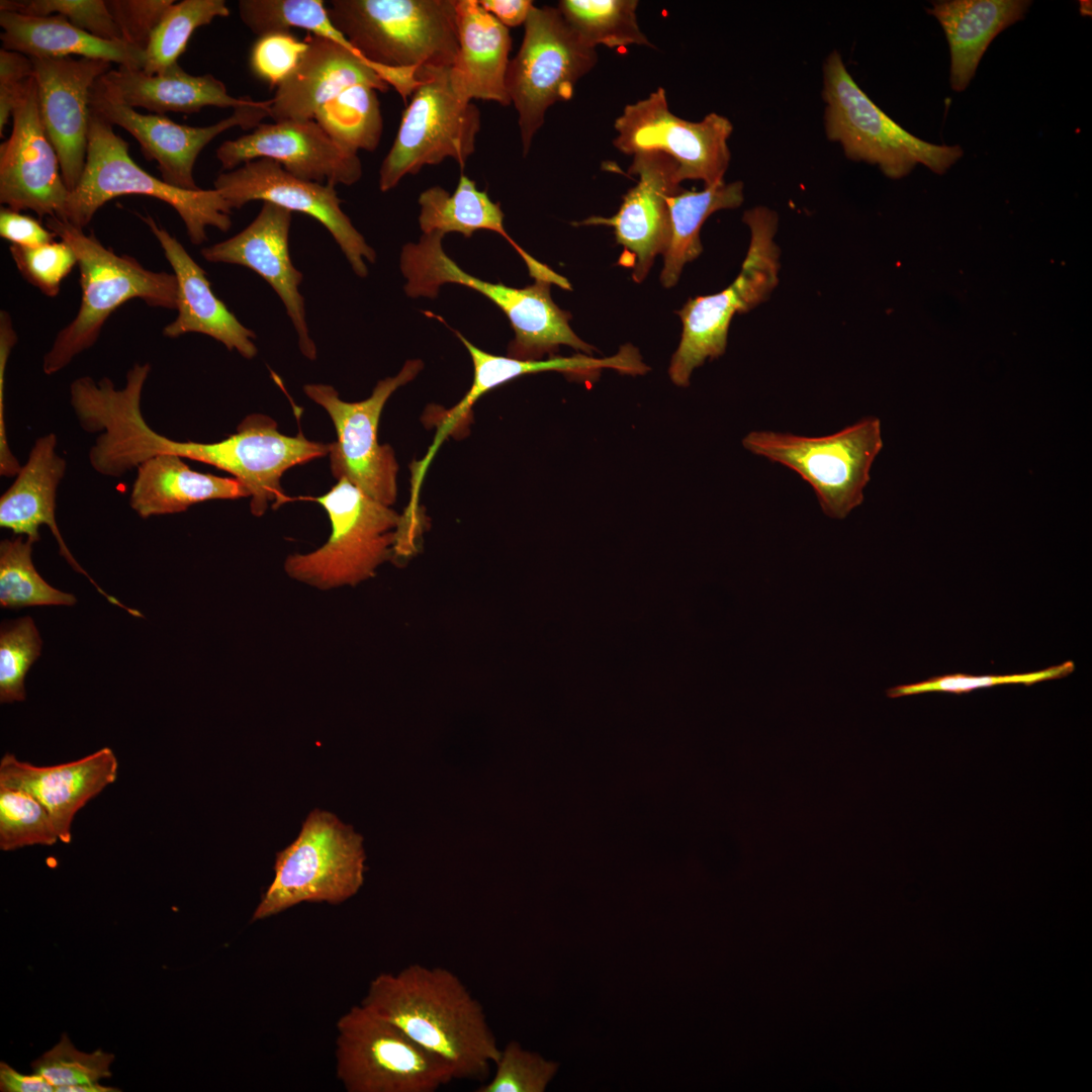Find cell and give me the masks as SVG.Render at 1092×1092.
<instances>
[{
	"label": "cell",
	"instance_id": "1",
	"mask_svg": "<svg viewBox=\"0 0 1092 1092\" xmlns=\"http://www.w3.org/2000/svg\"><path fill=\"white\" fill-rule=\"evenodd\" d=\"M361 1004L443 1059L455 1080L489 1078L500 1048L482 1005L449 969L412 964L378 974Z\"/></svg>",
	"mask_w": 1092,
	"mask_h": 1092
},
{
	"label": "cell",
	"instance_id": "2",
	"mask_svg": "<svg viewBox=\"0 0 1092 1092\" xmlns=\"http://www.w3.org/2000/svg\"><path fill=\"white\" fill-rule=\"evenodd\" d=\"M315 500L327 512L332 533L328 542L307 554H294L286 572L318 588L356 584L372 576L384 561L411 556L422 534L420 514H397L354 485L339 479Z\"/></svg>",
	"mask_w": 1092,
	"mask_h": 1092
},
{
	"label": "cell",
	"instance_id": "3",
	"mask_svg": "<svg viewBox=\"0 0 1092 1092\" xmlns=\"http://www.w3.org/2000/svg\"><path fill=\"white\" fill-rule=\"evenodd\" d=\"M47 228L75 252L82 297L76 316L56 336L44 354L42 370L53 375L98 340L107 318L134 298L148 305L176 309L178 286L173 273L145 268L135 258L118 255L94 235L66 219L47 218Z\"/></svg>",
	"mask_w": 1092,
	"mask_h": 1092
},
{
	"label": "cell",
	"instance_id": "4",
	"mask_svg": "<svg viewBox=\"0 0 1092 1092\" xmlns=\"http://www.w3.org/2000/svg\"><path fill=\"white\" fill-rule=\"evenodd\" d=\"M444 234H424L419 243L403 246L400 269L406 279L407 296L436 297L443 284L454 283L473 289L491 300L509 318L515 339L508 356L520 360H542L555 356L561 345L589 355L595 348L583 342L569 326L570 314L560 309L550 293L551 283L535 281L524 288L492 283L463 271L442 248Z\"/></svg>",
	"mask_w": 1092,
	"mask_h": 1092
},
{
	"label": "cell",
	"instance_id": "5",
	"mask_svg": "<svg viewBox=\"0 0 1092 1092\" xmlns=\"http://www.w3.org/2000/svg\"><path fill=\"white\" fill-rule=\"evenodd\" d=\"M129 194L169 204L194 245L207 240L208 226L221 232L232 226L233 209L217 190H185L148 173L130 158L128 144L113 131L112 124L91 111L85 167L62 218L84 230L107 201Z\"/></svg>",
	"mask_w": 1092,
	"mask_h": 1092
},
{
	"label": "cell",
	"instance_id": "6",
	"mask_svg": "<svg viewBox=\"0 0 1092 1092\" xmlns=\"http://www.w3.org/2000/svg\"><path fill=\"white\" fill-rule=\"evenodd\" d=\"M333 24L373 64L452 67L458 54L456 0H332Z\"/></svg>",
	"mask_w": 1092,
	"mask_h": 1092
},
{
	"label": "cell",
	"instance_id": "7",
	"mask_svg": "<svg viewBox=\"0 0 1092 1092\" xmlns=\"http://www.w3.org/2000/svg\"><path fill=\"white\" fill-rule=\"evenodd\" d=\"M822 97L828 140L848 159L877 165L890 178L908 175L917 164L943 174L964 156L958 145L931 144L895 122L860 89L837 51L823 66Z\"/></svg>",
	"mask_w": 1092,
	"mask_h": 1092
},
{
	"label": "cell",
	"instance_id": "8",
	"mask_svg": "<svg viewBox=\"0 0 1092 1092\" xmlns=\"http://www.w3.org/2000/svg\"><path fill=\"white\" fill-rule=\"evenodd\" d=\"M743 221L750 243L737 277L718 293L690 298L677 311L682 333L668 369L677 386H688L696 368L724 354L733 316L765 301L779 283L778 214L756 206L744 212Z\"/></svg>",
	"mask_w": 1092,
	"mask_h": 1092
},
{
	"label": "cell",
	"instance_id": "9",
	"mask_svg": "<svg viewBox=\"0 0 1092 1092\" xmlns=\"http://www.w3.org/2000/svg\"><path fill=\"white\" fill-rule=\"evenodd\" d=\"M362 837L328 811L305 818L297 838L276 855L274 878L252 921L274 916L302 902L339 904L364 881Z\"/></svg>",
	"mask_w": 1092,
	"mask_h": 1092
},
{
	"label": "cell",
	"instance_id": "10",
	"mask_svg": "<svg viewBox=\"0 0 1092 1092\" xmlns=\"http://www.w3.org/2000/svg\"><path fill=\"white\" fill-rule=\"evenodd\" d=\"M742 445L795 471L812 486L823 513L842 520L862 504L883 440L880 420L870 417L822 437L752 431Z\"/></svg>",
	"mask_w": 1092,
	"mask_h": 1092
},
{
	"label": "cell",
	"instance_id": "11",
	"mask_svg": "<svg viewBox=\"0 0 1092 1092\" xmlns=\"http://www.w3.org/2000/svg\"><path fill=\"white\" fill-rule=\"evenodd\" d=\"M518 54L510 60L506 86L518 113L523 155L526 156L547 109L572 98L576 82L597 64L587 46L558 8L533 6L524 23Z\"/></svg>",
	"mask_w": 1092,
	"mask_h": 1092
},
{
	"label": "cell",
	"instance_id": "12",
	"mask_svg": "<svg viewBox=\"0 0 1092 1092\" xmlns=\"http://www.w3.org/2000/svg\"><path fill=\"white\" fill-rule=\"evenodd\" d=\"M336 1075L347 1092H435L449 1065L362 1004L337 1021Z\"/></svg>",
	"mask_w": 1092,
	"mask_h": 1092
},
{
	"label": "cell",
	"instance_id": "13",
	"mask_svg": "<svg viewBox=\"0 0 1092 1092\" xmlns=\"http://www.w3.org/2000/svg\"><path fill=\"white\" fill-rule=\"evenodd\" d=\"M451 67H420V84L402 112L393 144L379 170L386 192L427 165L453 159L461 169L475 151L480 112L454 90Z\"/></svg>",
	"mask_w": 1092,
	"mask_h": 1092
},
{
	"label": "cell",
	"instance_id": "14",
	"mask_svg": "<svg viewBox=\"0 0 1092 1092\" xmlns=\"http://www.w3.org/2000/svg\"><path fill=\"white\" fill-rule=\"evenodd\" d=\"M424 368L422 360H408L392 377L379 380L371 395L361 401L342 400L328 384H305L304 393L331 417L337 441L330 444L333 476L345 478L371 498L392 506L397 497L398 463L393 449L378 442L382 410L399 387L414 380Z\"/></svg>",
	"mask_w": 1092,
	"mask_h": 1092
},
{
	"label": "cell",
	"instance_id": "15",
	"mask_svg": "<svg viewBox=\"0 0 1092 1092\" xmlns=\"http://www.w3.org/2000/svg\"><path fill=\"white\" fill-rule=\"evenodd\" d=\"M618 135L613 145L622 153L659 152L677 165V178L702 180L705 187L724 181L731 154L727 144L731 121L717 113L693 122L674 115L662 87L635 103L628 104L617 117Z\"/></svg>",
	"mask_w": 1092,
	"mask_h": 1092
},
{
	"label": "cell",
	"instance_id": "16",
	"mask_svg": "<svg viewBox=\"0 0 1092 1092\" xmlns=\"http://www.w3.org/2000/svg\"><path fill=\"white\" fill-rule=\"evenodd\" d=\"M330 444L307 440L301 432L286 436L276 422L262 414L245 418L237 433L214 443L189 442L186 458L231 473L252 496L255 516L288 498L281 487L283 473L294 465L329 454Z\"/></svg>",
	"mask_w": 1092,
	"mask_h": 1092
},
{
	"label": "cell",
	"instance_id": "17",
	"mask_svg": "<svg viewBox=\"0 0 1092 1092\" xmlns=\"http://www.w3.org/2000/svg\"><path fill=\"white\" fill-rule=\"evenodd\" d=\"M213 185L232 209L261 200L314 218L332 235L360 277L368 274L364 260L375 261L374 250L342 210L333 184L302 180L273 160L257 159L220 173Z\"/></svg>",
	"mask_w": 1092,
	"mask_h": 1092
},
{
	"label": "cell",
	"instance_id": "18",
	"mask_svg": "<svg viewBox=\"0 0 1092 1092\" xmlns=\"http://www.w3.org/2000/svg\"><path fill=\"white\" fill-rule=\"evenodd\" d=\"M308 49L296 70L269 99L273 122L313 119L316 110L344 89L359 83L380 92L392 86L406 103L419 85L417 68L380 66L338 42L309 34Z\"/></svg>",
	"mask_w": 1092,
	"mask_h": 1092
},
{
	"label": "cell",
	"instance_id": "19",
	"mask_svg": "<svg viewBox=\"0 0 1092 1092\" xmlns=\"http://www.w3.org/2000/svg\"><path fill=\"white\" fill-rule=\"evenodd\" d=\"M270 101H255L234 109L233 113L207 126L179 124L165 115L143 114L134 108L106 98L94 85L90 109L112 125L128 131L140 144L148 161H156L162 180L185 190L200 189L193 177L195 161L201 151L221 132L239 126L256 128L269 116Z\"/></svg>",
	"mask_w": 1092,
	"mask_h": 1092
},
{
	"label": "cell",
	"instance_id": "20",
	"mask_svg": "<svg viewBox=\"0 0 1092 1092\" xmlns=\"http://www.w3.org/2000/svg\"><path fill=\"white\" fill-rule=\"evenodd\" d=\"M9 138L0 146V202L39 217L65 214L70 195L59 157L41 121L35 79L12 113Z\"/></svg>",
	"mask_w": 1092,
	"mask_h": 1092
},
{
	"label": "cell",
	"instance_id": "21",
	"mask_svg": "<svg viewBox=\"0 0 1092 1092\" xmlns=\"http://www.w3.org/2000/svg\"><path fill=\"white\" fill-rule=\"evenodd\" d=\"M215 156L223 170L270 159L297 178L335 186L352 185L362 176L358 155L340 147L313 119L261 123L248 134L223 142Z\"/></svg>",
	"mask_w": 1092,
	"mask_h": 1092
},
{
	"label": "cell",
	"instance_id": "22",
	"mask_svg": "<svg viewBox=\"0 0 1092 1092\" xmlns=\"http://www.w3.org/2000/svg\"><path fill=\"white\" fill-rule=\"evenodd\" d=\"M31 60L41 121L71 192L86 163L91 91L97 80L111 70V63L86 58Z\"/></svg>",
	"mask_w": 1092,
	"mask_h": 1092
},
{
	"label": "cell",
	"instance_id": "23",
	"mask_svg": "<svg viewBox=\"0 0 1092 1092\" xmlns=\"http://www.w3.org/2000/svg\"><path fill=\"white\" fill-rule=\"evenodd\" d=\"M292 211L264 202L255 219L232 238L201 250L210 263L247 267L259 274L282 300L298 337L301 353L316 358V347L306 322L304 298L299 291L303 275L289 253Z\"/></svg>",
	"mask_w": 1092,
	"mask_h": 1092
},
{
	"label": "cell",
	"instance_id": "24",
	"mask_svg": "<svg viewBox=\"0 0 1092 1092\" xmlns=\"http://www.w3.org/2000/svg\"><path fill=\"white\" fill-rule=\"evenodd\" d=\"M633 157L629 173L637 175L638 182L624 195L619 210L611 217L590 216L575 224L612 226L617 243L631 255L633 279L641 282L655 257L667 247V199L681 187L677 165L670 157L659 152H640Z\"/></svg>",
	"mask_w": 1092,
	"mask_h": 1092
},
{
	"label": "cell",
	"instance_id": "25",
	"mask_svg": "<svg viewBox=\"0 0 1092 1092\" xmlns=\"http://www.w3.org/2000/svg\"><path fill=\"white\" fill-rule=\"evenodd\" d=\"M118 761L109 747L80 759L37 766L6 753L0 760V786L33 796L48 810L63 843L72 840L71 825L77 812L114 783Z\"/></svg>",
	"mask_w": 1092,
	"mask_h": 1092
},
{
	"label": "cell",
	"instance_id": "26",
	"mask_svg": "<svg viewBox=\"0 0 1092 1092\" xmlns=\"http://www.w3.org/2000/svg\"><path fill=\"white\" fill-rule=\"evenodd\" d=\"M140 217L159 242L177 280L178 314L164 328L163 335L178 338L188 333L203 334L220 342L229 351L236 350L247 359L254 358L258 353L255 333L214 294L204 269L151 215Z\"/></svg>",
	"mask_w": 1092,
	"mask_h": 1092
},
{
	"label": "cell",
	"instance_id": "27",
	"mask_svg": "<svg viewBox=\"0 0 1092 1092\" xmlns=\"http://www.w3.org/2000/svg\"><path fill=\"white\" fill-rule=\"evenodd\" d=\"M57 436H40L31 447L26 462L20 467L12 484L0 497V527L32 542L39 541L38 529L46 525L54 534L61 555L78 572L85 575L109 603L131 612L114 597L106 594L81 567L71 554L56 522L57 488L63 479L67 463L56 452Z\"/></svg>",
	"mask_w": 1092,
	"mask_h": 1092
},
{
	"label": "cell",
	"instance_id": "28",
	"mask_svg": "<svg viewBox=\"0 0 1092 1092\" xmlns=\"http://www.w3.org/2000/svg\"><path fill=\"white\" fill-rule=\"evenodd\" d=\"M453 331L470 354L473 364V381L465 396L447 411L446 421L436 436L437 440L431 452L437 449L456 425L468 417L472 405L480 396L515 378L526 374L557 371L574 378L589 379L597 377L603 369H613L630 375L644 374L649 370L642 361L639 350L630 344L621 346L615 355L605 358L576 354L571 357L552 356L546 360H520L482 351L459 332Z\"/></svg>",
	"mask_w": 1092,
	"mask_h": 1092
},
{
	"label": "cell",
	"instance_id": "29",
	"mask_svg": "<svg viewBox=\"0 0 1092 1092\" xmlns=\"http://www.w3.org/2000/svg\"><path fill=\"white\" fill-rule=\"evenodd\" d=\"M95 87L115 103L161 115L194 113L206 106L236 109L253 101L247 96H231L225 85L214 76L188 74L178 63L155 75L119 66L101 76Z\"/></svg>",
	"mask_w": 1092,
	"mask_h": 1092
},
{
	"label": "cell",
	"instance_id": "30",
	"mask_svg": "<svg viewBox=\"0 0 1092 1092\" xmlns=\"http://www.w3.org/2000/svg\"><path fill=\"white\" fill-rule=\"evenodd\" d=\"M458 54L450 68L454 90L463 99L511 104L506 77L512 37L508 27L478 0H456Z\"/></svg>",
	"mask_w": 1092,
	"mask_h": 1092
},
{
	"label": "cell",
	"instance_id": "31",
	"mask_svg": "<svg viewBox=\"0 0 1092 1092\" xmlns=\"http://www.w3.org/2000/svg\"><path fill=\"white\" fill-rule=\"evenodd\" d=\"M1031 4L1030 0L932 2L927 13L937 19L945 34L950 55L949 84L953 91L967 89L992 40L1022 20Z\"/></svg>",
	"mask_w": 1092,
	"mask_h": 1092
},
{
	"label": "cell",
	"instance_id": "32",
	"mask_svg": "<svg viewBox=\"0 0 1092 1092\" xmlns=\"http://www.w3.org/2000/svg\"><path fill=\"white\" fill-rule=\"evenodd\" d=\"M3 49L30 59H63L80 56L114 62L119 66L144 68L145 52L124 41L99 38L74 26L65 16H29L0 11Z\"/></svg>",
	"mask_w": 1092,
	"mask_h": 1092
},
{
	"label": "cell",
	"instance_id": "33",
	"mask_svg": "<svg viewBox=\"0 0 1092 1092\" xmlns=\"http://www.w3.org/2000/svg\"><path fill=\"white\" fill-rule=\"evenodd\" d=\"M250 496L235 477H220L192 470L176 455L160 454L136 467L129 505L143 519L176 514L213 499Z\"/></svg>",
	"mask_w": 1092,
	"mask_h": 1092
},
{
	"label": "cell",
	"instance_id": "34",
	"mask_svg": "<svg viewBox=\"0 0 1092 1092\" xmlns=\"http://www.w3.org/2000/svg\"><path fill=\"white\" fill-rule=\"evenodd\" d=\"M419 204V223L424 234L459 233L470 238L474 232L482 230L496 233L517 250L535 281H546L562 289L571 288L566 278L538 262L511 239L504 228L505 214L499 202H493L486 191L479 190L475 181L466 175L460 176L452 195L434 186L421 193Z\"/></svg>",
	"mask_w": 1092,
	"mask_h": 1092
},
{
	"label": "cell",
	"instance_id": "35",
	"mask_svg": "<svg viewBox=\"0 0 1092 1092\" xmlns=\"http://www.w3.org/2000/svg\"><path fill=\"white\" fill-rule=\"evenodd\" d=\"M743 199V183L740 181H723L702 191L681 188L668 197L669 239L663 253L660 275L665 288L675 285L684 266L701 254L700 231L706 219L718 210L739 207Z\"/></svg>",
	"mask_w": 1092,
	"mask_h": 1092
},
{
	"label": "cell",
	"instance_id": "36",
	"mask_svg": "<svg viewBox=\"0 0 1092 1092\" xmlns=\"http://www.w3.org/2000/svg\"><path fill=\"white\" fill-rule=\"evenodd\" d=\"M378 91L368 83L352 85L323 104L313 120L343 149L373 152L383 127Z\"/></svg>",
	"mask_w": 1092,
	"mask_h": 1092
},
{
	"label": "cell",
	"instance_id": "37",
	"mask_svg": "<svg viewBox=\"0 0 1092 1092\" xmlns=\"http://www.w3.org/2000/svg\"><path fill=\"white\" fill-rule=\"evenodd\" d=\"M636 0H561L558 10L566 22L589 47L610 49L632 44L652 47L641 31Z\"/></svg>",
	"mask_w": 1092,
	"mask_h": 1092
},
{
	"label": "cell",
	"instance_id": "38",
	"mask_svg": "<svg viewBox=\"0 0 1092 1092\" xmlns=\"http://www.w3.org/2000/svg\"><path fill=\"white\" fill-rule=\"evenodd\" d=\"M321 0H240L239 15L258 37L300 28L359 53L331 21Z\"/></svg>",
	"mask_w": 1092,
	"mask_h": 1092
},
{
	"label": "cell",
	"instance_id": "39",
	"mask_svg": "<svg viewBox=\"0 0 1092 1092\" xmlns=\"http://www.w3.org/2000/svg\"><path fill=\"white\" fill-rule=\"evenodd\" d=\"M230 9L223 0H183L173 3L152 33L145 51L143 71L159 74L178 63L192 33L216 17H226Z\"/></svg>",
	"mask_w": 1092,
	"mask_h": 1092
},
{
	"label": "cell",
	"instance_id": "40",
	"mask_svg": "<svg viewBox=\"0 0 1092 1092\" xmlns=\"http://www.w3.org/2000/svg\"><path fill=\"white\" fill-rule=\"evenodd\" d=\"M34 542L18 536L0 543V605L21 609L34 606H73L72 594L50 585L36 571L31 558Z\"/></svg>",
	"mask_w": 1092,
	"mask_h": 1092
},
{
	"label": "cell",
	"instance_id": "41",
	"mask_svg": "<svg viewBox=\"0 0 1092 1092\" xmlns=\"http://www.w3.org/2000/svg\"><path fill=\"white\" fill-rule=\"evenodd\" d=\"M58 840L54 822L41 803L26 792L0 786L1 850L53 845Z\"/></svg>",
	"mask_w": 1092,
	"mask_h": 1092
},
{
	"label": "cell",
	"instance_id": "42",
	"mask_svg": "<svg viewBox=\"0 0 1092 1092\" xmlns=\"http://www.w3.org/2000/svg\"><path fill=\"white\" fill-rule=\"evenodd\" d=\"M41 639L30 617L5 624L0 632V702L25 699L24 678L38 658Z\"/></svg>",
	"mask_w": 1092,
	"mask_h": 1092
},
{
	"label": "cell",
	"instance_id": "43",
	"mask_svg": "<svg viewBox=\"0 0 1092 1092\" xmlns=\"http://www.w3.org/2000/svg\"><path fill=\"white\" fill-rule=\"evenodd\" d=\"M493 1066V1075L476 1092H544L559 1068L558 1063L525 1050L516 1040L500 1048Z\"/></svg>",
	"mask_w": 1092,
	"mask_h": 1092
},
{
	"label": "cell",
	"instance_id": "44",
	"mask_svg": "<svg viewBox=\"0 0 1092 1092\" xmlns=\"http://www.w3.org/2000/svg\"><path fill=\"white\" fill-rule=\"evenodd\" d=\"M112 1054L97 1050L87 1054L78 1051L66 1033L60 1041L31 1064L33 1073L46 1078L55 1089L63 1086L96 1084L109 1078Z\"/></svg>",
	"mask_w": 1092,
	"mask_h": 1092
},
{
	"label": "cell",
	"instance_id": "45",
	"mask_svg": "<svg viewBox=\"0 0 1092 1092\" xmlns=\"http://www.w3.org/2000/svg\"><path fill=\"white\" fill-rule=\"evenodd\" d=\"M0 11L29 16L61 14L74 26L99 38L123 41L121 31L103 0H1Z\"/></svg>",
	"mask_w": 1092,
	"mask_h": 1092
},
{
	"label": "cell",
	"instance_id": "46",
	"mask_svg": "<svg viewBox=\"0 0 1092 1092\" xmlns=\"http://www.w3.org/2000/svg\"><path fill=\"white\" fill-rule=\"evenodd\" d=\"M1075 669L1073 661L1053 665L1048 668L1026 673L1003 674V675H972L965 673H952L930 677L926 680L901 685L890 688L886 694L889 698H901L924 693L941 692L952 694H966L974 690L995 687L1000 685H1024L1026 687L1052 679L1066 677Z\"/></svg>",
	"mask_w": 1092,
	"mask_h": 1092
},
{
	"label": "cell",
	"instance_id": "47",
	"mask_svg": "<svg viewBox=\"0 0 1092 1092\" xmlns=\"http://www.w3.org/2000/svg\"><path fill=\"white\" fill-rule=\"evenodd\" d=\"M9 250L22 277L49 297L59 294L63 280L77 265L75 252L64 241L37 247L11 245Z\"/></svg>",
	"mask_w": 1092,
	"mask_h": 1092
},
{
	"label": "cell",
	"instance_id": "48",
	"mask_svg": "<svg viewBox=\"0 0 1092 1092\" xmlns=\"http://www.w3.org/2000/svg\"><path fill=\"white\" fill-rule=\"evenodd\" d=\"M308 49L290 31L259 36L250 55V67L255 76L271 86L284 82L298 67Z\"/></svg>",
	"mask_w": 1092,
	"mask_h": 1092
},
{
	"label": "cell",
	"instance_id": "49",
	"mask_svg": "<svg viewBox=\"0 0 1092 1092\" xmlns=\"http://www.w3.org/2000/svg\"><path fill=\"white\" fill-rule=\"evenodd\" d=\"M173 3V0L106 1L123 41L144 52L156 26Z\"/></svg>",
	"mask_w": 1092,
	"mask_h": 1092
},
{
	"label": "cell",
	"instance_id": "50",
	"mask_svg": "<svg viewBox=\"0 0 1092 1092\" xmlns=\"http://www.w3.org/2000/svg\"><path fill=\"white\" fill-rule=\"evenodd\" d=\"M34 79L33 63L27 56L0 51V135Z\"/></svg>",
	"mask_w": 1092,
	"mask_h": 1092
},
{
	"label": "cell",
	"instance_id": "51",
	"mask_svg": "<svg viewBox=\"0 0 1092 1092\" xmlns=\"http://www.w3.org/2000/svg\"><path fill=\"white\" fill-rule=\"evenodd\" d=\"M0 236L11 245L37 247L55 242L57 235L32 216L9 207L0 210Z\"/></svg>",
	"mask_w": 1092,
	"mask_h": 1092
},
{
	"label": "cell",
	"instance_id": "52",
	"mask_svg": "<svg viewBox=\"0 0 1092 1092\" xmlns=\"http://www.w3.org/2000/svg\"><path fill=\"white\" fill-rule=\"evenodd\" d=\"M481 7L506 27L525 23L531 8V0H480Z\"/></svg>",
	"mask_w": 1092,
	"mask_h": 1092
},
{
	"label": "cell",
	"instance_id": "53",
	"mask_svg": "<svg viewBox=\"0 0 1092 1092\" xmlns=\"http://www.w3.org/2000/svg\"><path fill=\"white\" fill-rule=\"evenodd\" d=\"M0 1090L2 1092H52L55 1087L41 1075H21L6 1063L0 1064Z\"/></svg>",
	"mask_w": 1092,
	"mask_h": 1092
},
{
	"label": "cell",
	"instance_id": "54",
	"mask_svg": "<svg viewBox=\"0 0 1092 1092\" xmlns=\"http://www.w3.org/2000/svg\"><path fill=\"white\" fill-rule=\"evenodd\" d=\"M55 1091L59 1092H116L119 1091L116 1088L102 1086L99 1083L96 1084H83L74 1086L58 1087Z\"/></svg>",
	"mask_w": 1092,
	"mask_h": 1092
},
{
	"label": "cell",
	"instance_id": "55",
	"mask_svg": "<svg viewBox=\"0 0 1092 1092\" xmlns=\"http://www.w3.org/2000/svg\"><path fill=\"white\" fill-rule=\"evenodd\" d=\"M1080 12H1081L1082 14H1087V15H1088V13H1089V15H1090V14H1091V13H1090V12H1091V2H1088V1H1081V2H1080Z\"/></svg>",
	"mask_w": 1092,
	"mask_h": 1092
}]
</instances>
